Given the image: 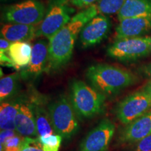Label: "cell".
I'll return each mask as SVG.
<instances>
[{
  "label": "cell",
  "mask_w": 151,
  "mask_h": 151,
  "mask_svg": "<svg viewBox=\"0 0 151 151\" xmlns=\"http://www.w3.org/2000/svg\"><path fill=\"white\" fill-rule=\"evenodd\" d=\"M98 15L95 4L78 12L64 27L48 40V62L46 73L63 69L72 57L75 41L81 31L91 19Z\"/></svg>",
  "instance_id": "obj_1"
},
{
  "label": "cell",
  "mask_w": 151,
  "mask_h": 151,
  "mask_svg": "<svg viewBox=\"0 0 151 151\" xmlns=\"http://www.w3.org/2000/svg\"><path fill=\"white\" fill-rule=\"evenodd\" d=\"M86 75L92 87L104 95L116 94L138 81V77L130 71L108 64L90 66Z\"/></svg>",
  "instance_id": "obj_2"
},
{
  "label": "cell",
  "mask_w": 151,
  "mask_h": 151,
  "mask_svg": "<svg viewBox=\"0 0 151 151\" xmlns=\"http://www.w3.org/2000/svg\"><path fill=\"white\" fill-rule=\"evenodd\" d=\"M70 98L71 105L79 117L90 118L104 113L106 96L83 81H72Z\"/></svg>",
  "instance_id": "obj_3"
},
{
  "label": "cell",
  "mask_w": 151,
  "mask_h": 151,
  "mask_svg": "<svg viewBox=\"0 0 151 151\" xmlns=\"http://www.w3.org/2000/svg\"><path fill=\"white\" fill-rule=\"evenodd\" d=\"M50 114L55 133L65 139H70L79 130V122L71 104L64 96L49 104Z\"/></svg>",
  "instance_id": "obj_4"
},
{
  "label": "cell",
  "mask_w": 151,
  "mask_h": 151,
  "mask_svg": "<svg viewBox=\"0 0 151 151\" xmlns=\"http://www.w3.org/2000/svg\"><path fill=\"white\" fill-rule=\"evenodd\" d=\"M67 0H50L48 10L37 28V37L50 39L71 20L74 9Z\"/></svg>",
  "instance_id": "obj_5"
},
{
  "label": "cell",
  "mask_w": 151,
  "mask_h": 151,
  "mask_svg": "<svg viewBox=\"0 0 151 151\" xmlns=\"http://www.w3.org/2000/svg\"><path fill=\"white\" fill-rule=\"evenodd\" d=\"M151 36L116 39L106 49L109 58L120 62H132L150 53Z\"/></svg>",
  "instance_id": "obj_6"
},
{
  "label": "cell",
  "mask_w": 151,
  "mask_h": 151,
  "mask_svg": "<svg viewBox=\"0 0 151 151\" xmlns=\"http://www.w3.org/2000/svg\"><path fill=\"white\" fill-rule=\"evenodd\" d=\"M46 14V6L42 1L25 0L7 7L3 17L8 22L37 25L41 23Z\"/></svg>",
  "instance_id": "obj_7"
},
{
  "label": "cell",
  "mask_w": 151,
  "mask_h": 151,
  "mask_svg": "<svg viewBox=\"0 0 151 151\" xmlns=\"http://www.w3.org/2000/svg\"><path fill=\"white\" fill-rule=\"evenodd\" d=\"M151 110V97L143 89L129 94L117 105V118L123 124L143 116Z\"/></svg>",
  "instance_id": "obj_8"
},
{
  "label": "cell",
  "mask_w": 151,
  "mask_h": 151,
  "mask_svg": "<svg viewBox=\"0 0 151 151\" xmlns=\"http://www.w3.org/2000/svg\"><path fill=\"white\" fill-rule=\"evenodd\" d=\"M116 127L109 119H104L83 139L78 151H107Z\"/></svg>",
  "instance_id": "obj_9"
},
{
  "label": "cell",
  "mask_w": 151,
  "mask_h": 151,
  "mask_svg": "<svg viewBox=\"0 0 151 151\" xmlns=\"http://www.w3.org/2000/svg\"><path fill=\"white\" fill-rule=\"evenodd\" d=\"M111 22L107 16L98 14L84 26L79 34L81 46L84 48L96 46L108 36Z\"/></svg>",
  "instance_id": "obj_10"
},
{
  "label": "cell",
  "mask_w": 151,
  "mask_h": 151,
  "mask_svg": "<svg viewBox=\"0 0 151 151\" xmlns=\"http://www.w3.org/2000/svg\"><path fill=\"white\" fill-rule=\"evenodd\" d=\"M48 43L40 40L32 45L29 63L20 72L24 80H35L43 72L46 71L48 62Z\"/></svg>",
  "instance_id": "obj_11"
},
{
  "label": "cell",
  "mask_w": 151,
  "mask_h": 151,
  "mask_svg": "<svg viewBox=\"0 0 151 151\" xmlns=\"http://www.w3.org/2000/svg\"><path fill=\"white\" fill-rule=\"evenodd\" d=\"M151 134V111L127 124L119 134L122 143H136Z\"/></svg>",
  "instance_id": "obj_12"
},
{
  "label": "cell",
  "mask_w": 151,
  "mask_h": 151,
  "mask_svg": "<svg viewBox=\"0 0 151 151\" xmlns=\"http://www.w3.org/2000/svg\"><path fill=\"white\" fill-rule=\"evenodd\" d=\"M151 32V16L126 18L119 21L116 28V39L140 37Z\"/></svg>",
  "instance_id": "obj_13"
},
{
  "label": "cell",
  "mask_w": 151,
  "mask_h": 151,
  "mask_svg": "<svg viewBox=\"0 0 151 151\" xmlns=\"http://www.w3.org/2000/svg\"><path fill=\"white\" fill-rule=\"evenodd\" d=\"M16 130L22 137H36L39 136L31 103H20L15 119Z\"/></svg>",
  "instance_id": "obj_14"
},
{
  "label": "cell",
  "mask_w": 151,
  "mask_h": 151,
  "mask_svg": "<svg viewBox=\"0 0 151 151\" xmlns=\"http://www.w3.org/2000/svg\"><path fill=\"white\" fill-rule=\"evenodd\" d=\"M37 27L36 25H29L19 23L8 22L1 28V37L11 43L18 41L29 42L37 37Z\"/></svg>",
  "instance_id": "obj_15"
},
{
  "label": "cell",
  "mask_w": 151,
  "mask_h": 151,
  "mask_svg": "<svg viewBox=\"0 0 151 151\" xmlns=\"http://www.w3.org/2000/svg\"><path fill=\"white\" fill-rule=\"evenodd\" d=\"M117 16L119 21L126 18L151 16V0H126Z\"/></svg>",
  "instance_id": "obj_16"
},
{
  "label": "cell",
  "mask_w": 151,
  "mask_h": 151,
  "mask_svg": "<svg viewBox=\"0 0 151 151\" xmlns=\"http://www.w3.org/2000/svg\"><path fill=\"white\" fill-rule=\"evenodd\" d=\"M31 106L35 115L39 136L55 134L48 110L46 109L43 102L35 100L31 102Z\"/></svg>",
  "instance_id": "obj_17"
},
{
  "label": "cell",
  "mask_w": 151,
  "mask_h": 151,
  "mask_svg": "<svg viewBox=\"0 0 151 151\" xmlns=\"http://www.w3.org/2000/svg\"><path fill=\"white\" fill-rule=\"evenodd\" d=\"M32 46L27 41H18L11 44L9 55L17 69L25 68L31 59Z\"/></svg>",
  "instance_id": "obj_18"
},
{
  "label": "cell",
  "mask_w": 151,
  "mask_h": 151,
  "mask_svg": "<svg viewBox=\"0 0 151 151\" xmlns=\"http://www.w3.org/2000/svg\"><path fill=\"white\" fill-rule=\"evenodd\" d=\"M21 101H5L0 106V128L1 130H16L15 119Z\"/></svg>",
  "instance_id": "obj_19"
},
{
  "label": "cell",
  "mask_w": 151,
  "mask_h": 151,
  "mask_svg": "<svg viewBox=\"0 0 151 151\" xmlns=\"http://www.w3.org/2000/svg\"><path fill=\"white\" fill-rule=\"evenodd\" d=\"M20 73H14L6 76L1 77L0 80V101L1 103L10 99L16 93Z\"/></svg>",
  "instance_id": "obj_20"
},
{
  "label": "cell",
  "mask_w": 151,
  "mask_h": 151,
  "mask_svg": "<svg viewBox=\"0 0 151 151\" xmlns=\"http://www.w3.org/2000/svg\"><path fill=\"white\" fill-rule=\"evenodd\" d=\"M126 0H98L95 4L98 14L109 16L118 14Z\"/></svg>",
  "instance_id": "obj_21"
},
{
  "label": "cell",
  "mask_w": 151,
  "mask_h": 151,
  "mask_svg": "<svg viewBox=\"0 0 151 151\" xmlns=\"http://www.w3.org/2000/svg\"><path fill=\"white\" fill-rule=\"evenodd\" d=\"M43 151H59L61 146L62 137L57 134L38 137Z\"/></svg>",
  "instance_id": "obj_22"
},
{
  "label": "cell",
  "mask_w": 151,
  "mask_h": 151,
  "mask_svg": "<svg viewBox=\"0 0 151 151\" xmlns=\"http://www.w3.org/2000/svg\"><path fill=\"white\" fill-rule=\"evenodd\" d=\"M23 137L21 135H15L9 138L4 146H0V151H20Z\"/></svg>",
  "instance_id": "obj_23"
},
{
  "label": "cell",
  "mask_w": 151,
  "mask_h": 151,
  "mask_svg": "<svg viewBox=\"0 0 151 151\" xmlns=\"http://www.w3.org/2000/svg\"><path fill=\"white\" fill-rule=\"evenodd\" d=\"M20 151H43L39 139L24 137Z\"/></svg>",
  "instance_id": "obj_24"
},
{
  "label": "cell",
  "mask_w": 151,
  "mask_h": 151,
  "mask_svg": "<svg viewBox=\"0 0 151 151\" xmlns=\"http://www.w3.org/2000/svg\"><path fill=\"white\" fill-rule=\"evenodd\" d=\"M134 151H151V134L136 143Z\"/></svg>",
  "instance_id": "obj_25"
},
{
  "label": "cell",
  "mask_w": 151,
  "mask_h": 151,
  "mask_svg": "<svg viewBox=\"0 0 151 151\" xmlns=\"http://www.w3.org/2000/svg\"><path fill=\"white\" fill-rule=\"evenodd\" d=\"M98 0H69L71 5L78 9H86L95 4Z\"/></svg>",
  "instance_id": "obj_26"
},
{
  "label": "cell",
  "mask_w": 151,
  "mask_h": 151,
  "mask_svg": "<svg viewBox=\"0 0 151 151\" xmlns=\"http://www.w3.org/2000/svg\"><path fill=\"white\" fill-rule=\"evenodd\" d=\"M16 135V132L14 130H1V133H0V146H4L6 141L9 138L14 137Z\"/></svg>",
  "instance_id": "obj_27"
},
{
  "label": "cell",
  "mask_w": 151,
  "mask_h": 151,
  "mask_svg": "<svg viewBox=\"0 0 151 151\" xmlns=\"http://www.w3.org/2000/svg\"><path fill=\"white\" fill-rule=\"evenodd\" d=\"M11 41L1 38L0 39V53L9 54V50L11 44Z\"/></svg>",
  "instance_id": "obj_28"
},
{
  "label": "cell",
  "mask_w": 151,
  "mask_h": 151,
  "mask_svg": "<svg viewBox=\"0 0 151 151\" xmlns=\"http://www.w3.org/2000/svg\"><path fill=\"white\" fill-rule=\"evenodd\" d=\"M139 71L141 75L151 79V62L139 68Z\"/></svg>",
  "instance_id": "obj_29"
},
{
  "label": "cell",
  "mask_w": 151,
  "mask_h": 151,
  "mask_svg": "<svg viewBox=\"0 0 151 151\" xmlns=\"http://www.w3.org/2000/svg\"><path fill=\"white\" fill-rule=\"evenodd\" d=\"M142 89L151 97V79H150L148 82L143 87Z\"/></svg>",
  "instance_id": "obj_30"
},
{
  "label": "cell",
  "mask_w": 151,
  "mask_h": 151,
  "mask_svg": "<svg viewBox=\"0 0 151 151\" xmlns=\"http://www.w3.org/2000/svg\"><path fill=\"white\" fill-rule=\"evenodd\" d=\"M150 53H151V41H150Z\"/></svg>",
  "instance_id": "obj_31"
}]
</instances>
